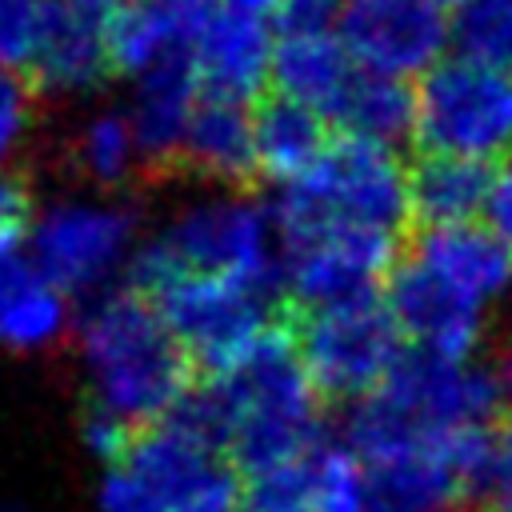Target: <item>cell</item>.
Returning <instances> with one entry per match:
<instances>
[{
  "label": "cell",
  "instance_id": "6da1fadb",
  "mask_svg": "<svg viewBox=\"0 0 512 512\" xmlns=\"http://www.w3.org/2000/svg\"><path fill=\"white\" fill-rule=\"evenodd\" d=\"M84 356L96 388L92 412L128 432L168 420L200 384L188 348L176 340L160 308L132 284L88 312Z\"/></svg>",
  "mask_w": 512,
  "mask_h": 512
},
{
  "label": "cell",
  "instance_id": "7a4b0ae2",
  "mask_svg": "<svg viewBox=\"0 0 512 512\" xmlns=\"http://www.w3.org/2000/svg\"><path fill=\"white\" fill-rule=\"evenodd\" d=\"M328 224L408 236V168L376 140L348 132L332 136L328 152L276 200L280 236H300Z\"/></svg>",
  "mask_w": 512,
  "mask_h": 512
},
{
  "label": "cell",
  "instance_id": "3957f363",
  "mask_svg": "<svg viewBox=\"0 0 512 512\" xmlns=\"http://www.w3.org/2000/svg\"><path fill=\"white\" fill-rule=\"evenodd\" d=\"M172 276H216L240 280L268 292L284 288V268L268 248V220L248 196L192 208L164 240L148 244L132 260V288L156 292Z\"/></svg>",
  "mask_w": 512,
  "mask_h": 512
},
{
  "label": "cell",
  "instance_id": "277c9868",
  "mask_svg": "<svg viewBox=\"0 0 512 512\" xmlns=\"http://www.w3.org/2000/svg\"><path fill=\"white\" fill-rule=\"evenodd\" d=\"M296 336L320 404L364 400L388 380V372L404 356V332L384 292L332 308L296 304Z\"/></svg>",
  "mask_w": 512,
  "mask_h": 512
},
{
  "label": "cell",
  "instance_id": "5b68a950",
  "mask_svg": "<svg viewBox=\"0 0 512 512\" xmlns=\"http://www.w3.org/2000/svg\"><path fill=\"white\" fill-rule=\"evenodd\" d=\"M416 152L508 160L512 152V80L476 60H448L424 72L416 88Z\"/></svg>",
  "mask_w": 512,
  "mask_h": 512
},
{
  "label": "cell",
  "instance_id": "8992f818",
  "mask_svg": "<svg viewBox=\"0 0 512 512\" xmlns=\"http://www.w3.org/2000/svg\"><path fill=\"white\" fill-rule=\"evenodd\" d=\"M176 340L200 368V380L232 368L280 316L288 292H268L240 280L216 276H172L156 292H144Z\"/></svg>",
  "mask_w": 512,
  "mask_h": 512
},
{
  "label": "cell",
  "instance_id": "52a82bcc",
  "mask_svg": "<svg viewBox=\"0 0 512 512\" xmlns=\"http://www.w3.org/2000/svg\"><path fill=\"white\" fill-rule=\"evenodd\" d=\"M120 0H32L28 80L44 92H88L112 72V32Z\"/></svg>",
  "mask_w": 512,
  "mask_h": 512
},
{
  "label": "cell",
  "instance_id": "ba28073f",
  "mask_svg": "<svg viewBox=\"0 0 512 512\" xmlns=\"http://www.w3.org/2000/svg\"><path fill=\"white\" fill-rule=\"evenodd\" d=\"M448 32L440 0H348L340 8V44L380 76L424 72Z\"/></svg>",
  "mask_w": 512,
  "mask_h": 512
},
{
  "label": "cell",
  "instance_id": "9c48e42d",
  "mask_svg": "<svg viewBox=\"0 0 512 512\" xmlns=\"http://www.w3.org/2000/svg\"><path fill=\"white\" fill-rule=\"evenodd\" d=\"M132 216L124 208L100 204H60L52 208L32 236L36 272L56 292H76L96 284L128 244Z\"/></svg>",
  "mask_w": 512,
  "mask_h": 512
},
{
  "label": "cell",
  "instance_id": "30bf717a",
  "mask_svg": "<svg viewBox=\"0 0 512 512\" xmlns=\"http://www.w3.org/2000/svg\"><path fill=\"white\" fill-rule=\"evenodd\" d=\"M384 300L404 332L420 352H432L440 360L464 364L480 336V312L476 300L460 296L448 280H440L432 268L400 252V264L392 268L384 284Z\"/></svg>",
  "mask_w": 512,
  "mask_h": 512
},
{
  "label": "cell",
  "instance_id": "8fae6325",
  "mask_svg": "<svg viewBox=\"0 0 512 512\" xmlns=\"http://www.w3.org/2000/svg\"><path fill=\"white\" fill-rule=\"evenodd\" d=\"M272 40L260 16L240 8L208 12L200 36L192 44V64L200 76V92L256 104L264 96V80H272Z\"/></svg>",
  "mask_w": 512,
  "mask_h": 512
},
{
  "label": "cell",
  "instance_id": "7c38bea8",
  "mask_svg": "<svg viewBox=\"0 0 512 512\" xmlns=\"http://www.w3.org/2000/svg\"><path fill=\"white\" fill-rule=\"evenodd\" d=\"M180 172L212 180V184H228L240 196H248L256 188V180H264L260 164H256L252 104L200 92L188 132H184Z\"/></svg>",
  "mask_w": 512,
  "mask_h": 512
},
{
  "label": "cell",
  "instance_id": "4fadbf2b",
  "mask_svg": "<svg viewBox=\"0 0 512 512\" xmlns=\"http://www.w3.org/2000/svg\"><path fill=\"white\" fill-rule=\"evenodd\" d=\"M404 256L420 260L476 304L512 284V248L492 228H476V224L408 228Z\"/></svg>",
  "mask_w": 512,
  "mask_h": 512
},
{
  "label": "cell",
  "instance_id": "5bb4252c",
  "mask_svg": "<svg viewBox=\"0 0 512 512\" xmlns=\"http://www.w3.org/2000/svg\"><path fill=\"white\" fill-rule=\"evenodd\" d=\"M500 164L468 160V156H440L416 152L408 168V212L412 228H444V224H472L496 188Z\"/></svg>",
  "mask_w": 512,
  "mask_h": 512
},
{
  "label": "cell",
  "instance_id": "9a60e30c",
  "mask_svg": "<svg viewBox=\"0 0 512 512\" xmlns=\"http://www.w3.org/2000/svg\"><path fill=\"white\" fill-rule=\"evenodd\" d=\"M356 68L348 64V48L340 36L324 28H284L272 48V88L284 100H296L312 112L332 116Z\"/></svg>",
  "mask_w": 512,
  "mask_h": 512
},
{
  "label": "cell",
  "instance_id": "2e32d148",
  "mask_svg": "<svg viewBox=\"0 0 512 512\" xmlns=\"http://www.w3.org/2000/svg\"><path fill=\"white\" fill-rule=\"evenodd\" d=\"M208 20L204 0H132L116 16L112 60L116 72H152L156 64L192 52L200 24Z\"/></svg>",
  "mask_w": 512,
  "mask_h": 512
},
{
  "label": "cell",
  "instance_id": "e0dca14e",
  "mask_svg": "<svg viewBox=\"0 0 512 512\" xmlns=\"http://www.w3.org/2000/svg\"><path fill=\"white\" fill-rule=\"evenodd\" d=\"M252 128H256V164L268 180H300L332 144L328 124L320 112L284 100V96H260L252 104Z\"/></svg>",
  "mask_w": 512,
  "mask_h": 512
},
{
  "label": "cell",
  "instance_id": "ac0fdd59",
  "mask_svg": "<svg viewBox=\"0 0 512 512\" xmlns=\"http://www.w3.org/2000/svg\"><path fill=\"white\" fill-rule=\"evenodd\" d=\"M328 120L340 124L348 136H364L388 148L416 132V88H408L400 76H380L364 68L352 76Z\"/></svg>",
  "mask_w": 512,
  "mask_h": 512
},
{
  "label": "cell",
  "instance_id": "d6986e66",
  "mask_svg": "<svg viewBox=\"0 0 512 512\" xmlns=\"http://www.w3.org/2000/svg\"><path fill=\"white\" fill-rule=\"evenodd\" d=\"M68 168L96 180V184H108V188L128 184L136 172L144 176L132 120L116 116V112H104V116L88 120L76 132V140L68 144Z\"/></svg>",
  "mask_w": 512,
  "mask_h": 512
},
{
  "label": "cell",
  "instance_id": "ffe728a7",
  "mask_svg": "<svg viewBox=\"0 0 512 512\" xmlns=\"http://www.w3.org/2000/svg\"><path fill=\"white\" fill-rule=\"evenodd\" d=\"M324 448L320 444L316 452L284 464V468H272L256 480H248V492H244V508L248 512H328L324 504Z\"/></svg>",
  "mask_w": 512,
  "mask_h": 512
},
{
  "label": "cell",
  "instance_id": "44dd1931",
  "mask_svg": "<svg viewBox=\"0 0 512 512\" xmlns=\"http://www.w3.org/2000/svg\"><path fill=\"white\" fill-rule=\"evenodd\" d=\"M60 328H64V300L40 272L0 300V340L16 348H36L52 340Z\"/></svg>",
  "mask_w": 512,
  "mask_h": 512
},
{
  "label": "cell",
  "instance_id": "7402d4cb",
  "mask_svg": "<svg viewBox=\"0 0 512 512\" xmlns=\"http://www.w3.org/2000/svg\"><path fill=\"white\" fill-rule=\"evenodd\" d=\"M452 36H456L464 60H476L496 72L512 68V0L464 4L460 20L452 24Z\"/></svg>",
  "mask_w": 512,
  "mask_h": 512
},
{
  "label": "cell",
  "instance_id": "603a6c76",
  "mask_svg": "<svg viewBox=\"0 0 512 512\" xmlns=\"http://www.w3.org/2000/svg\"><path fill=\"white\" fill-rule=\"evenodd\" d=\"M40 88L28 80V72L0 64V160L12 156V148L24 140L36 116Z\"/></svg>",
  "mask_w": 512,
  "mask_h": 512
},
{
  "label": "cell",
  "instance_id": "cb8c5ba5",
  "mask_svg": "<svg viewBox=\"0 0 512 512\" xmlns=\"http://www.w3.org/2000/svg\"><path fill=\"white\" fill-rule=\"evenodd\" d=\"M100 504H104V512H180L172 500H164L156 488H148L144 480H136L124 468H108Z\"/></svg>",
  "mask_w": 512,
  "mask_h": 512
},
{
  "label": "cell",
  "instance_id": "d4e9b609",
  "mask_svg": "<svg viewBox=\"0 0 512 512\" xmlns=\"http://www.w3.org/2000/svg\"><path fill=\"white\" fill-rule=\"evenodd\" d=\"M32 224V188L24 176H0V248H16Z\"/></svg>",
  "mask_w": 512,
  "mask_h": 512
},
{
  "label": "cell",
  "instance_id": "484cf974",
  "mask_svg": "<svg viewBox=\"0 0 512 512\" xmlns=\"http://www.w3.org/2000/svg\"><path fill=\"white\" fill-rule=\"evenodd\" d=\"M484 216H488V228H492V232L512 248V168H500V176H496V188H492V196H488Z\"/></svg>",
  "mask_w": 512,
  "mask_h": 512
},
{
  "label": "cell",
  "instance_id": "4316f807",
  "mask_svg": "<svg viewBox=\"0 0 512 512\" xmlns=\"http://www.w3.org/2000/svg\"><path fill=\"white\" fill-rule=\"evenodd\" d=\"M336 8V0H284L280 24L284 28H324L320 20Z\"/></svg>",
  "mask_w": 512,
  "mask_h": 512
},
{
  "label": "cell",
  "instance_id": "83f0119b",
  "mask_svg": "<svg viewBox=\"0 0 512 512\" xmlns=\"http://www.w3.org/2000/svg\"><path fill=\"white\" fill-rule=\"evenodd\" d=\"M228 8H240V12H252V16H260V12H272V8H284V0H224Z\"/></svg>",
  "mask_w": 512,
  "mask_h": 512
},
{
  "label": "cell",
  "instance_id": "f1b7e54d",
  "mask_svg": "<svg viewBox=\"0 0 512 512\" xmlns=\"http://www.w3.org/2000/svg\"><path fill=\"white\" fill-rule=\"evenodd\" d=\"M504 396L512 400V348L504 352Z\"/></svg>",
  "mask_w": 512,
  "mask_h": 512
},
{
  "label": "cell",
  "instance_id": "f546056e",
  "mask_svg": "<svg viewBox=\"0 0 512 512\" xmlns=\"http://www.w3.org/2000/svg\"><path fill=\"white\" fill-rule=\"evenodd\" d=\"M0 512H20V508H0Z\"/></svg>",
  "mask_w": 512,
  "mask_h": 512
}]
</instances>
